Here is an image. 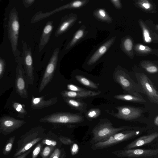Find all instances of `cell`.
Returning <instances> with one entry per match:
<instances>
[{"label": "cell", "instance_id": "6da1fadb", "mask_svg": "<svg viewBox=\"0 0 158 158\" xmlns=\"http://www.w3.org/2000/svg\"><path fill=\"white\" fill-rule=\"evenodd\" d=\"M139 127H132L131 126H123L115 127L109 120L107 119H100L99 122L92 130V133L93 137L90 143L93 144L98 142L104 141L116 133Z\"/></svg>", "mask_w": 158, "mask_h": 158}, {"label": "cell", "instance_id": "7a4b0ae2", "mask_svg": "<svg viewBox=\"0 0 158 158\" xmlns=\"http://www.w3.org/2000/svg\"><path fill=\"white\" fill-rule=\"evenodd\" d=\"M144 131L143 128L139 127L137 128L127 130L118 132L104 141L93 144L92 148L94 150L107 148L120 143L136 137L143 134Z\"/></svg>", "mask_w": 158, "mask_h": 158}, {"label": "cell", "instance_id": "3957f363", "mask_svg": "<svg viewBox=\"0 0 158 158\" xmlns=\"http://www.w3.org/2000/svg\"><path fill=\"white\" fill-rule=\"evenodd\" d=\"M114 80L129 94L142 97L139 93L144 94L140 86L136 84L131 77L124 71L118 70L113 75Z\"/></svg>", "mask_w": 158, "mask_h": 158}, {"label": "cell", "instance_id": "277c9868", "mask_svg": "<svg viewBox=\"0 0 158 158\" xmlns=\"http://www.w3.org/2000/svg\"><path fill=\"white\" fill-rule=\"evenodd\" d=\"M112 153L120 158H153L158 154V148H132L117 150Z\"/></svg>", "mask_w": 158, "mask_h": 158}, {"label": "cell", "instance_id": "5b68a950", "mask_svg": "<svg viewBox=\"0 0 158 158\" xmlns=\"http://www.w3.org/2000/svg\"><path fill=\"white\" fill-rule=\"evenodd\" d=\"M115 108L117 110L116 113L106 111L110 115L118 119L131 121L137 120L142 115L143 110L139 107L130 106H119Z\"/></svg>", "mask_w": 158, "mask_h": 158}, {"label": "cell", "instance_id": "8992f818", "mask_svg": "<svg viewBox=\"0 0 158 158\" xmlns=\"http://www.w3.org/2000/svg\"><path fill=\"white\" fill-rule=\"evenodd\" d=\"M84 120V117L77 114L55 113L46 116L40 120L42 122L59 123H74Z\"/></svg>", "mask_w": 158, "mask_h": 158}, {"label": "cell", "instance_id": "52a82bcc", "mask_svg": "<svg viewBox=\"0 0 158 158\" xmlns=\"http://www.w3.org/2000/svg\"><path fill=\"white\" fill-rule=\"evenodd\" d=\"M135 76L138 84L140 86L144 94L147 96L150 102L157 104L158 92L149 77L143 73H137Z\"/></svg>", "mask_w": 158, "mask_h": 158}, {"label": "cell", "instance_id": "ba28073f", "mask_svg": "<svg viewBox=\"0 0 158 158\" xmlns=\"http://www.w3.org/2000/svg\"><path fill=\"white\" fill-rule=\"evenodd\" d=\"M59 49L54 50L44 72L40 86L39 92H41L51 80L60 59Z\"/></svg>", "mask_w": 158, "mask_h": 158}, {"label": "cell", "instance_id": "9c48e42d", "mask_svg": "<svg viewBox=\"0 0 158 158\" xmlns=\"http://www.w3.org/2000/svg\"><path fill=\"white\" fill-rule=\"evenodd\" d=\"M86 1L85 0L73 1L64 5L48 12H38L34 16L33 21L35 22L38 21L48 17L54 13L61 11L63 10L67 9H77L81 7L86 3Z\"/></svg>", "mask_w": 158, "mask_h": 158}, {"label": "cell", "instance_id": "30bf717a", "mask_svg": "<svg viewBox=\"0 0 158 158\" xmlns=\"http://www.w3.org/2000/svg\"><path fill=\"white\" fill-rule=\"evenodd\" d=\"M17 13L11 12L9 21V34L12 48L15 51L18 43L19 24Z\"/></svg>", "mask_w": 158, "mask_h": 158}, {"label": "cell", "instance_id": "8fae6325", "mask_svg": "<svg viewBox=\"0 0 158 158\" xmlns=\"http://www.w3.org/2000/svg\"><path fill=\"white\" fill-rule=\"evenodd\" d=\"M25 123L23 121L12 118H3L0 119V133L6 135L20 127Z\"/></svg>", "mask_w": 158, "mask_h": 158}, {"label": "cell", "instance_id": "7c38bea8", "mask_svg": "<svg viewBox=\"0 0 158 158\" xmlns=\"http://www.w3.org/2000/svg\"><path fill=\"white\" fill-rule=\"evenodd\" d=\"M158 137V132H154L140 136L127 145L123 149L136 148L151 143Z\"/></svg>", "mask_w": 158, "mask_h": 158}, {"label": "cell", "instance_id": "4fadbf2b", "mask_svg": "<svg viewBox=\"0 0 158 158\" xmlns=\"http://www.w3.org/2000/svg\"><path fill=\"white\" fill-rule=\"evenodd\" d=\"M77 19V16L74 14H70L61 20L55 33L56 37L66 31L75 23Z\"/></svg>", "mask_w": 158, "mask_h": 158}, {"label": "cell", "instance_id": "5bb4252c", "mask_svg": "<svg viewBox=\"0 0 158 158\" xmlns=\"http://www.w3.org/2000/svg\"><path fill=\"white\" fill-rule=\"evenodd\" d=\"M85 32L84 29L81 27L75 32L70 40L66 44H65L63 50L60 53L61 57H62L63 55L69 51L80 41L84 36Z\"/></svg>", "mask_w": 158, "mask_h": 158}, {"label": "cell", "instance_id": "9a60e30c", "mask_svg": "<svg viewBox=\"0 0 158 158\" xmlns=\"http://www.w3.org/2000/svg\"><path fill=\"white\" fill-rule=\"evenodd\" d=\"M101 92L86 90L84 91L75 92L70 91H64L61 93L62 95L64 98H85L96 96L98 95Z\"/></svg>", "mask_w": 158, "mask_h": 158}, {"label": "cell", "instance_id": "2e32d148", "mask_svg": "<svg viewBox=\"0 0 158 158\" xmlns=\"http://www.w3.org/2000/svg\"><path fill=\"white\" fill-rule=\"evenodd\" d=\"M53 22L49 21L46 24L41 35L39 45V51H41L48 42L53 29Z\"/></svg>", "mask_w": 158, "mask_h": 158}, {"label": "cell", "instance_id": "e0dca14e", "mask_svg": "<svg viewBox=\"0 0 158 158\" xmlns=\"http://www.w3.org/2000/svg\"><path fill=\"white\" fill-rule=\"evenodd\" d=\"M57 101L56 98L45 100L44 97L33 98L32 104L33 107L35 109H40L47 107L55 104Z\"/></svg>", "mask_w": 158, "mask_h": 158}, {"label": "cell", "instance_id": "ac0fdd59", "mask_svg": "<svg viewBox=\"0 0 158 158\" xmlns=\"http://www.w3.org/2000/svg\"><path fill=\"white\" fill-rule=\"evenodd\" d=\"M114 98L118 100L133 102L144 103L147 101L143 97H139L130 94H121L115 95Z\"/></svg>", "mask_w": 158, "mask_h": 158}, {"label": "cell", "instance_id": "d6986e66", "mask_svg": "<svg viewBox=\"0 0 158 158\" xmlns=\"http://www.w3.org/2000/svg\"><path fill=\"white\" fill-rule=\"evenodd\" d=\"M64 99L67 104L71 107L81 112L86 111V105L83 102L72 98H65Z\"/></svg>", "mask_w": 158, "mask_h": 158}, {"label": "cell", "instance_id": "ffe728a7", "mask_svg": "<svg viewBox=\"0 0 158 158\" xmlns=\"http://www.w3.org/2000/svg\"><path fill=\"white\" fill-rule=\"evenodd\" d=\"M24 59L28 75L31 79H32L33 76V60L30 50L26 51Z\"/></svg>", "mask_w": 158, "mask_h": 158}, {"label": "cell", "instance_id": "44dd1931", "mask_svg": "<svg viewBox=\"0 0 158 158\" xmlns=\"http://www.w3.org/2000/svg\"><path fill=\"white\" fill-rule=\"evenodd\" d=\"M42 138L39 137L32 139L29 142L26 143L20 148L16 150V152L13 157L15 158L25 152L31 148L35 144L40 141Z\"/></svg>", "mask_w": 158, "mask_h": 158}, {"label": "cell", "instance_id": "7402d4cb", "mask_svg": "<svg viewBox=\"0 0 158 158\" xmlns=\"http://www.w3.org/2000/svg\"><path fill=\"white\" fill-rule=\"evenodd\" d=\"M77 80L82 85L94 89L98 88V85L86 77L80 75L76 76Z\"/></svg>", "mask_w": 158, "mask_h": 158}, {"label": "cell", "instance_id": "603a6c76", "mask_svg": "<svg viewBox=\"0 0 158 158\" xmlns=\"http://www.w3.org/2000/svg\"><path fill=\"white\" fill-rule=\"evenodd\" d=\"M106 50V48L104 46H101L94 54L88 60L87 64L91 65L94 64L99 58L100 56L104 54Z\"/></svg>", "mask_w": 158, "mask_h": 158}, {"label": "cell", "instance_id": "cb8c5ba5", "mask_svg": "<svg viewBox=\"0 0 158 158\" xmlns=\"http://www.w3.org/2000/svg\"><path fill=\"white\" fill-rule=\"evenodd\" d=\"M15 137L13 136L9 138L7 142L3 151V154L4 155L8 154L11 151L13 146Z\"/></svg>", "mask_w": 158, "mask_h": 158}, {"label": "cell", "instance_id": "d4e9b609", "mask_svg": "<svg viewBox=\"0 0 158 158\" xmlns=\"http://www.w3.org/2000/svg\"><path fill=\"white\" fill-rule=\"evenodd\" d=\"M101 113V110L98 108H92L89 110L86 114L88 118L93 119L98 117Z\"/></svg>", "mask_w": 158, "mask_h": 158}, {"label": "cell", "instance_id": "484cf974", "mask_svg": "<svg viewBox=\"0 0 158 158\" xmlns=\"http://www.w3.org/2000/svg\"><path fill=\"white\" fill-rule=\"evenodd\" d=\"M17 86L18 90L19 92H24L26 93L25 90V83L22 77H20L18 78L17 81Z\"/></svg>", "mask_w": 158, "mask_h": 158}, {"label": "cell", "instance_id": "4316f807", "mask_svg": "<svg viewBox=\"0 0 158 158\" xmlns=\"http://www.w3.org/2000/svg\"><path fill=\"white\" fill-rule=\"evenodd\" d=\"M54 147L47 146L45 147L41 153L42 158H49Z\"/></svg>", "mask_w": 158, "mask_h": 158}, {"label": "cell", "instance_id": "83f0119b", "mask_svg": "<svg viewBox=\"0 0 158 158\" xmlns=\"http://www.w3.org/2000/svg\"><path fill=\"white\" fill-rule=\"evenodd\" d=\"M68 89L70 91L79 92L85 91L86 89L79 87L73 84H68L67 86Z\"/></svg>", "mask_w": 158, "mask_h": 158}, {"label": "cell", "instance_id": "f1b7e54d", "mask_svg": "<svg viewBox=\"0 0 158 158\" xmlns=\"http://www.w3.org/2000/svg\"><path fill=\"white\" fill-rule=\"evenodd\" d=\"M144 67L146 71L149 73H156L158 72L157 67L155 65H149L144 66Z\"/></svg>", "mask_w": 158, "mask_h": 158}, {"label": "cell", "instance_id": "f546056e", "mask_svg": "<svg viewBox=\"0 0 158 158\" xmlns=\"http://www.w3.org/2000/svg\"><path fill=\"white\" fill-rule=\"evenodd\" d=\"M41 147V145L40 143H39L37 145L33 151L32 158L37 157L40 151Z\"/></svg>", "mask_w": 158, "mask_h": 158}, {"label": "cell", "instance_id": "4dcf8cb0", "mask_svg": "<svg viewBox=\"0 0 158 158\" xmlns=\"http://www.w3.org/2000/svg\"><path fill=\"white\" fill-rule=\"evenodd\" d=\"M132 43L130 39H127L125 40L124 42V46L127 50L130 51L132 48Z\"/></svg>", "mask_w": 158, "mask_h": 158}, {"label": "cell", "instance_id": "1f68e13d", "mask_svg": "<svg viewBox=\"0 0 158 158\" xmlns=\"http://www.w3.org/2000/svg\"><path fill=\"white\" fill-rule=\"evenodd\" d=\"M43 143L46 145L49 146L54 147L57 144L56 141L49 139H45L42 142Z\"/></svg>", "mask_w": 158, "mask_h": 158}, {"label": "cell", "instance_id": "d6a6232c", "mask_svg": "<svg viewBox=\"0 0 158 158\" xmlns=\"http://www.w3.org/2000/svg\"><path fill=\"white\" fill-rule=\"evenodd\" d=\"M61 153V150L59 148H57L50 155L49 158H60Z\"/></svg>", "mask_w": 158, "mask_h": 158}, {"label": "cell", "instance_id": "836d02e7", "mask_svg": "<svg viewBox=\"0 0 158 158\" xmlns=\"http://www.w3.org/2000/svg\"><path fill=\"white\" fill-rule=\"evenodd\" d=\"M70 151L71 154L72 156L76 154L79 151L78 145L76 143H73L71 148Z\"/></svg>", "mask_w": 158, "mask_h": 158}, {"label": "cell", "instance_id": "e575fe53", "mask_svg": "<svg viewBox=\"0 0 158 158\" xmlns=\"http://www.w3.org/2000/svg\"><path fill=\"white\" fill-rule=\"evenodd\" d=\"M143 36L145 41L150 42L151 41V39L149 36L148 31L146 29H144L143 30Z\"/></svg>", "mask_w": 158, "mask_h": 158}, {"label": "cell", "instance_id": "d590c367", "mask_svg": "<svg viewBox=\"0 0 158 158\" xmlns=\"http://www.w3.org/2000/svg\"><path fill=\"white\" fill-rule=\"evenodd\" d=\"M60 141L63 144H69L73 143L70 139L65 137H61L59 139Z\"/></svg>", "mask_w": 158, "mask_h": 158}, {"label": "cell", "instance_id": "8d00e7d4", "mask_svg": "<svg viewBox=\"0 0 158 158\" xmlns=\"http://www.w3.org/2000/svg\"><path fill=\"white\" fill-rule=\"evenodd\" d=\"M4 66V60L0 58V76L2 73Z\"/></svg>", "mask_w": 158, "mask_h": 158}, {"label": "cell", "instance_id": "74e56055", "mask_svg": "<svg viewBox=\"0 0 158 158\" xmlns=\"http://www.w3.org/2000/svg\"><path fill=\"white\" fill-rule=\"evenodd\" d=\"M31 149H30L25 152L18 156L16 158H25L30 153Z\"/></svg>", "mask_w": 158, "mask_h": 158}, {"label": "cell", "instance_id": "f35d334b", "mask_svg": "<svg viewBox=\"0 0 158 158\" xmlns=\"http://www.w3.org/2000/svg\"><path fill=\"white\" fill-rule=\"evenodd\" d=\"M99 14L102 17H105L106 15L105 12L103 10H100L99 11Z\"/></svg>", "mask_w": 158, "mask_h": 158}, {"label": "cell", "instance_id": "ab89813d", "mask_svg": "<svg viewBox=\"0 0 158 158\" xmlns=\"http://www.w3.org/2000/svg\"><path fill=\"white\" fill-rule=\"evenodd\" d=\"M154 124L156 126H158V116L157 115L155 117L154 121Z\"/></svg>", "mask_w": 158, "mask_h": 158}, {"label": "cell", "instance_id": "60d3db41", "mask_svg": "<svg viewBox=\"0 0 158 158\" xmlns=\"http://www.w3.org/2000/svg\"><path fill=\"white\" fill-rule=\"evenodd\" d=\"M142 6L145 8L148 9L150 8V4L148 3H144L142 4Z\"/></svg>", "mask_w": 158, "mask_h": 158}, {"label": "cell", "instance_id": "b9f144b4", "mask_svg": "<svg viewBox=\"0 0 158 158\" xmlns=\"http://www.w3.org/2000/svg\"><path fill=\"white\" fill-rule=\"evenodd\" d=\"M35 1V0H27L25 1L27 4L30 5L32 4Z\"/></svg>", "mask_w": 158, "mask_h": 158}, {"label": "cell", "instance_id": "7bdbcfd3", "mask_svg": "<svg viewBox=\"0 0 158 158\" xmlns=\"http://www.w3.org/2000/svg\"><path fill=\"white\" fill-rule=\"evenodd\" d=\"M139 48L141 50H144L145 49V47L144 46L142 45H140L139 47Z\"/></svg>", "mask_w": 158, "mask_h": 158}, {"label": "cell", "instance_id": "ee69618b", "mask_svg": "<svg viewBox=\"0 0 158 158\" xmlns=\"http://www.w3.org/2000/svg\"><path fill=\"white\" fill-rule=\"evenodd\" d=\"M60 158H64V154H62L61 155Z\"/></svg>", "mask_w": 158, "mask_h": 158}]
</instances>
